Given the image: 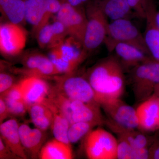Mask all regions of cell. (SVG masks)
Here are the masks:
<instances>
[{
	"instance_id": "8992f818",
	"label": "cell",
	"mask_w": 159,
	"mask_h": 159,
	"mask_svg": "<svg viewBox=\"0 0 159 159\" xmlns=\"http://www.w3.org/2000/svg\"><path fill=\"white\" fill-rule=\"evenodd\" d=\"M118 146L113 135L102 128L91 130L84 142L86 154L90 159H117Z\"/></svg>"
},
{
	"instance_id": "6da1fadb",
	"label": "cell",
	"mask_w": 159,
	"mask_h": 159,
	"mask_svg": "<svg viewBox=\"0 0 159 159\" xmlns=\"http://www.w3.org/2000/svg\"><path fill=\"white\" fill-rule=\"evenodd\" d=\"M124 70L116 56L111 55L98 61L86 73L84 77L101 106L122 96L125 89Z\"/></svg>"
},
{
	"instance_id": "9a60e30c",
	"label": "cell",
	"mask_w": 159,
	"mask_h": 159,
	"mask_svg": "<svg viewBox=\"0 0 159 159\" xmlns=\"http://www.w3.org/2000/svg\"><path fill=\"white\" fill-rule=\"evenodd\" d=\"M19 124L16 119H9L0 124L1 137L5 144L20 159L28 158L20 139Z\"/></svg>"
},
{
	"instance_id": "d4e9b609",
	"label": "cell",
	"mask_w": 159,
	"mask_h": 159,
	"mask_svg": "<svg viewBox=\"0 0 159 159\" xmlns=\"http://www.w3.org/2000/svg\"><path fill=\"white\" fill-rule=\"evenodd\" d=\"M25 20L32 26L35 34L46 11V0H25Z\"/></svg>"
},
{
	"instance_id": "836d02e7",
	"label": "cell",
	"mask_w": 159,
	"mask_h": 159,
	"mask_svg": "<svg viewBox=\"0 0 159 159\" xmlns=\"http://www.w3.org/2000/svg\"><path fill=\"white\" fill-rule=\"evenodd\" d=\"M0 159H20L13 153L0 138Z\"/></svg>"
},
{
	"instance_id": "2e32d148",
	"label": "cell",
	"mask_w": 159,
	"mask_h": 159,
	"mask_svg": "<svg viewBox=\"0 0 159 159\" xmlns=\"http://www.w3.org/2000/svg\"><path fill=\"white\" fill-rule=\"evenodd\" d=\"M157 10L155 4L148 9L145 19L146 23L143 34L150 57L159 62V29L155 19Z\"/></svg>"
},
{
	"instance_id": "d6986e66",
	"label": "cell",
	"mask_w": 159,
	"mask_h": 159,
	"mask_svg": "<svg viewBox=\"0 0 159 159\" xmlns=\"http://www.w3.org/2000/svg\"><path fill=\"white\" fill-rule=\"evenodd\" d=\"M97 2L110 21L121 19H131L136 16L127 0H99Z\"/></svg>"
},
{
	"instance_id": "4316f807",
	"label": "cell",
	"mask_w": 159,
	"mask_h": 159,
	"mask_svg": "<svg viewBox=\"0 0 159 159\" xmlns=\"http://www.w3.org/2000/svg\"><path fill=\"white\" fill-rule=\"evenodd\" d=\"M35 36L41 48L50 50L58 46L51 23L42 27L35 34Z\"/></svg>"
},
{
	"instance_id": "484cf974",
	"label": "cell",
	"mask_w": 159,
	"mask_h": 159,
	"mask_svg": "<svg viewBox=\"0 0 159 159\" xmlns=\"http://www.w3.org/2000/svg\"><path fill=\"white\" fill-rule=\"evenodd\" d=\"M117 159H149L148 148H137L128 142L118 139Z\"/></svg>"
},
{
	"instance_id": "4fadbf2b",
	"label": "cell",
	"mask_w": 159,
	"mask_h": 159,
	"mask_svg": "<svg viewBox=\"0 0 159 159\" xmlns=\"http://www.w3.org/2000/svg\"><path fill=\"white\" fill-rule=\"evenodd\" d=\"M111 52L115 54L124 70L129 71L152 58L137 47L125 43H117Z\"/></svg>"
},
{
	"instance_id": "f35d334b",
	"label": "cell",
	"mask_w": 159,
	"mask_h": 159,
	"mask_svg": "<svg viewBox=\"0 0 159 159\" xmlns=\"http://www.w3.org/2000/svg\"><path fill=\"white\" fill-rule=\"evenodd\" d=\"M157 98H158V99H159V97H157Z\"/></svg>"
},
{
	"instance_id": "7c38bea8",
	"label": "cell",
	"mask_w": 159,
	"mask_h": 159,
	"mask_svg": "<svg viewBox=\"0 0 159 159\" xmlns=\"http://www.w3.org/2000/svg\"><path fill=\"white\" fill-rule=\"evenodd\" d=\"M20 82L23 100L27 105L42 103L48 95L50 87L44 78L25 77Z\"/></svg>"
},
{
	"instance_id": "52a82bcc",
	"label": "cell",
	"mask_w": 159,
	"mask_h": 159,
	"mask_svg": "<svg viewBox=\"0 0 159 159\" xmlns=\"http://www.w3.org/2000/svg\"><path fill=\"white\" fill-rule=\"evenodd\" d=\"M21 67L13 69L14 73L25 77L49 78L61 75L48 56L38 52L26 53L21 60Z\"/></svg>"
},
{
	"instance_id": "d590c367",
	"label": "cell",
	"mask_w": 159,
	"mask_h": 159,
	"mask_svg": "<svg viewBox=\"0 0 159 159\" xmlns=\"http://www.w3.org/2000/svg\"><path fill=\"white\" fill-rule=\"evenodd\" d=\"M149 159H159V139H155L148 148Z\"/></svg>"
},
{
	"instance_id": "f1b7e54d",
	"label": "cell",
	"mask_w": 159,
	"mask_h": 159,
	"mask_svg": "<svg viewBox=\"0 0 159 159\" xmlns=\"http://www.w3.org/2000/svg\"><path fill=\"white\" fill-rule=\"evenodd\" d=\"M48 56L61 75L73 74L78 67L64 58L56 48L50 49Z\"/></svg>"
},
{
	"instance_id": "83f0119b",
	"label": "cell",
	"mask_w": 159,
	"mask_h": 159,
	"mask_svg": "<svg viewBox=\"0 0 159 159\" xmlns=\"http://www.w3.org/2000/svg\"><path fill=\"white\" fill-rule=\"evenodd\" d=\"M97 125L95 123L88 122H77L71 124L68 132L69 142L70 144L78 142L84 137L86 136L93 128Z\"/></svg>"
},
{
	"instance_id": "8d00e7d4",
	"label": "cell",
	"mask_w": 159,
	"mask_h": 159,
	"mask_svg": "<svg viewBox=\"0 0 159 159\" xmlns=\"http://www.w3.org/2000/svg\"><path fill=\"white\" fill-rule=\"evenodd\" d=\"M69 4L77 8H83V6L87 5L89 2V0H66Z\"/></svg>"
},
{
	"instance_id": "44dd1931",
	"label": "cell",
	"mask_w": 159,
	"mask_h": 159,
	"mask_svg": "<svg viewBox=\"0 0 159 159\" xmlns=\"http://www.w3.org/2000/svg\"><path fill=\"white\" fill-rule=\"evenodd\" d=\"M30 119L36 128L46 131L52 126L53 114L52 111L43 103L27 105Z\"/></svg>"
},
{
	"instance_id": "ba28073f",
	"label": "cell",
	"mask_w": 159,
	"mask_h": 159,
	"mask_svg": "<svg viewBox=\"0 0 159 159\" xmlns=\"http://www.w3.org/2000/svg\"><path fill=\"white\" fill-rule=\"evenodd\" d=\"M27 33L20 24L9 22L0 26V51L5 56L19 55L25 48Z\"/></svg>"
},
{
	"instance_id": "8fae6325",
	"label": "cell",
	"mask_w": 159,
	"mask_h": 159,
	"mask_svg": "<svg viewBox=\"0 0 159 159\" xmlns=\"http://www.w3.org/2000/svg\"><path fill=\"white\" fill-rule=\"evenodd\" d=\"M140 130L153 132L159 130V101L152 95L142 102L136 109Z\"/></svg>"
},
{
	"instance_id": "603a6c76",
	"label": "cell",
	"mask_w": 159,
	"mask_h": 159,
	"mask_svg": "<svg viewBox=\"0 0 159 159\" xmlns=\"http://www.w3.org/2000/svg\"><path fill=\"white\" fill-rule=\"evenodd\" d=\"M39 157L41 159H71L73 158L71 145L55 139L43 146Z\"/></svg>"
},
{
	"instance_id": "e575fe53",
	"label": "cell",
	"mask_w": 159,
	"mask_h": 159,
	"mask_svg": "<svg viewBox=\"0 0 159 159\" xmlns=\"http://www.w3.org/2000/svg\"><path fill=\"white\" fill-rule=\"evenodd\" d=\"M10 116L9 109H8L5 99L2 97L0 98V123H2L3 121L8 117Z\"/></svg>"
},
{
	"instance_id": "4dcf8cb0",
	"label": "cell",
	"mask_w": 159,
	"mask_h": 159,
	"mask_svg": "<svg viewBox=\"0 0 159 159\" xmlns=\"http://www.w3.org/2000/svg\"><path fill=\"white\" fill-rule=\"evenodd\" d=\"M3 98L5 99L10 116L22 117L25 116L26 112H28L27 105L24 100H13L8 98Z\"/></svg>"
},
{
	"instance_id": "3957f363",
	"label": "cell",
	"mask_w": 159,
	"mask_h": 159,
	"mask_svg": "<svg viewBox=\"0 0 159 159\" xmlns=\"http://www.w3.org/2000/svg\"><path fill=\"white\" fill-rule=\"evenodd\" d=\"M129 72L135 100L143 102L150 98L159 84V62L151 58Z\"/></svg>"
},
{
	"instance_id": "f546056e",
	"label": "cell",
	"mask_w": 159,
	"mask_h": 159,
	"mask_svg": "<svg viewBox=\"0 0 159 159\" xmlns=\"http://www.w3.org/2000/svg\"><path fill=\"white\" fill-rule=\"evenodd\" d=\"M129 4L137 17L145 19L150 6L155 4L154 0H127Z\"/></svg>"
},
{
	"instance_id": "277c9868",
	"label": "cell",
	"mask_w": 159,
	"mask_h": 159,
	"mask_svg": "<svg viewBox=\"0 0 159 159\" xmlns=\"http://www.w3.org/2000/svg\"><path fill=\"white\" fill-rule=\"evenodd\" d=\"M119 43L135 46L150 56L145 45L143 33L131 19H121L109 23L107 37L104 42L108 51L111 52L113 47Z\"/></svg>"
},
{
	"instance_id": "7a4b0ae2",
	"label": "cell",
	"mask_w": 159,
	"mask_h": 159,
	"mask_svg": "<svg viewBox=\"0 0 159 159\" xmlns=\"http://www.w3.org/2000/svg\"><path fill=\"white\" fill-rule=\"evenodd\" d=\"M85 9L87 25L83 47L84 51L89 54L104 43L109 22L97 1L89 2Z\"/></svg>"
},
{
	"instance_id": "5bb4252c",
	"label": "cell",
	"mask_w": 159,
	"mask_h": 159,
	"mask_svg": "<svg viewBox=\"0 0 159 159\" xmlns=\"http://www.w3.org/2000/svg\"><path fill=\"white\" fill-rule=\"evenodd\" d=\"M19 131L21 142L26 153L31 158H37L46 139L45 131L36 127L31 128L26 124L19 125Z\"/></svg>"
},
{
	"instance_id": "1f68e13d",
	"label": "cell",
	"mask_w": 159,
	"mask_h": 159,
	"mask_svg": "<svg viewBox=\"0 0 159 159\" xmlns=\"http://www.w3.org/2000/svg\"><path fill=\"white\" fill-rule=\"evenodd\" d=\"M3 98H8L13 100H23L22 91L21 88L20 81L10 88L9 90L1 94Z\"/></svg>"
},
{
	"instance_id": "d6a6232c",
	"label": "cell",
	"mask_w": 159,
	"mask_h": 159,
	"mask_svg": "<svg viewBox=\"0 0 159 159\" xmlns=\"http://www.w3.org/2000/svg\"><path fill=\"white\" fill-rule=\"evenodd\" d=\"M14 79L12 75L3 71L0 74V93L6 92L14 85Z\"/></svg>"
},
{
	"instance_id": "cb8c5ba5",
	"label": "cell",
	"mask_w": 159,
	"mask_h": 159,
	"mask_svg": "<svg viewBox=\"0 0 159 159\" xmlns=\"http://www.w3.org/2000/svg\"><path fill=\"white\" fill-rule=\"evenodd\" d=\"M0 9L9 22L20 25L25 21V0H0Z\"/></svg>"
},
{
	"instance_id": "ffe728a7",
	"label": "cell",
	"mask_w": 159,
	"mask_h": 159,
	"mask_svg": "<svg viewBox=\"0 0 159 159\" xmlns=\"http://www.w3.org/2000/svg\"><path fill=\"white\" fill-rule=\"evenodd\" d=\"M55 48L64 58L78 66L89 55L84 50L82 44L70 35Z\"/></svg>"
},
{
	"instance_id": "e0dca14e",
	"label": "cell",
	"mask_w": 159,
	"mask_h": 159,
	"mask_svg": "<svg viewBox=\"0 0 159 159\" xmlns=\"http://www.w3.org/2000/svg\"><path fill=\"white\" fill-rule=\"evenodd\" d=\"M101 107L71 99L72 124L77 122H92L97 125L105 123Z\"/></svg>"
},
{
	"instance_id": "7402d4cb",
	"label": "cell",
	"mask_w": 159,
	"mask_h": 159,
	"mask_svg": "<svg viewBox=\"0 0 159 159\" xmlns=\"http://www.w3.org/2000/svg\"><path fill=\"white\" fill-rule=\"evenodd\" d=\"M42 103L48 107L53 113V121L51 128L54 138L71 145L68 139V132L70 125L68 119L48 98H46Z\"/></svg>"
},
{
	"instance_id": "5b68a950",
	"label": "cell",
	"mask_w": 159,
	"mask_h": 159,
	"mask_svg": "<svg viewBox=\"0 0 159 159\" xmlns=\"http://www.w3.org/2000/svg\"><path fill=\"white\" fill-rule=\"evenodd\" d=\"M54 78L56 83L54 87L66 97L101 107L96 100L93 88L84 76H75L72 74L57 75Z\"/></svg>"
},
{
	"instance_id": "9c48e42d",
	"label": "cell",
	"mask_w": 159,
	"mask_h": 159,
	"mask_svg": "<svg viewBox=\"0 0 159 159\" xmlns=\"http://www.w3.org/2000/svg\"><path fill=\"white\" fill-rule=\"evenodd\" d=\"M55 19L65 26L69 35L76 39L83 45L87 25L85 9L73 7L66 0L56 15Z\"/></svg>"
},
{
	"instance_id": "ac0fdd59",
	"label": "cell",
	"mask_w": 159,
	"mask_h": 159,
	"mask_svg": "<svg viewBox=\"0 0 159 159\" xmlns=\"http://www.w3.org/2000/svg\"><path fill=\"white\" fill-rule=\"evenodd\" d=\"M107 126L116 134L119 139L128 142L137 148H148L155 139H149L142 133L138 131L136 129L125 128L120 126L110 119L105 120Z\"/></svg>"
},
{
	"instance_id": "30bf717a",
	"label": "cell",
	"mask_w": 159,
	"mask_h": 159,
	"mask_svg": "<svg viewBox=\"0 0 159 159\" xmlns=\"http://www.w3.org/2000/svg\"><path fill=\"white\" fill-rule=\"evenodd\" d=\"M108 119L125 128L136 129L139 121L136 109L122 101L114 99L101 105Z\"/></svg>"
},
{
	"instance_id": "74e56055",
	"label": "cell",
	"mask_w": 159,
	"mask_h": 159,
	"mask_svg": "<svg viewBox=\"0 0 159 159\" xmlns=\"http://www.w3.org/2000/svg\"><path fill=\"white\" fill-rule=\"evenodd\" d=\"M155 19L156 21L157 26L159 29V8L157 9L155 15Z\"/></svg>"
}]
</instances>
